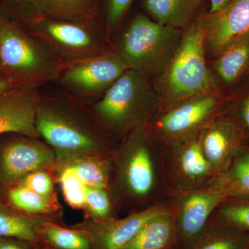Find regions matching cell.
Returning a JSON list of instances; mask_svg holds the SVG:
<instances>
[{"label":"cell","instance_id":"836d02e7","mask_svg":"<svg viewBox=\"0 0 249 249\" xmlns=\"http://www.w3.org/2000/svg\"><path fill=\"white\" fill-rule=\"evenodd\" d=\"M210 4V9L209 12H217L224 9L226 6H227L232 0H207Z\"/></svg>","mask_w":249,"mask_h":249},{"label":"cell","instance_id":"484cf974","mask_svg":"<svg viewBox=\"0 0 249 249\" xmlns=\"http://www.w3.org/2000/svg\"><path fill=\"white\" fill-rule=\"evenodd\" d=\"M85 186L104 188L108 185V168L106 162L93 159H78L67 165Z\"/></svg>","mask_w":249,"mask_h":249},{"label":"cell","instance_id":"1f68e13d","mask_svg":"<svg viewBox=\"0 0 249 249\" xmlns=\"http://www.w3.org/2000/svg\"><path fill=\"white\" fill-rule=\"evenodd\" d=\"M22 186L47 197H49L53 191L52 178L47 172L42 170H36L26 175L23 179Z\"/></svg>","mask_w":249,"mask_h":249},{"label":"cell","instance_id":"4dcf8cb0","mask_svg":"<svg viewBox=\"0 0 249 249\" xmlns=\"http://www.w3.org/2000/svg\"><path fill=\"white\" fill-rule=\"evenodd\" d=\"M133 0H106L105 28L106 34L117 30Z\"/></svg>","mask_w":249,"mask_h":249},{"label":"cell","instance_id":"ba28073f","mask_svg":"<svg viewBox=\"0 0 249 249\" xmlns=\"http://www.w3.org/2000/svg\"><path fill=\"white\" fill-rule=\"evenodd\" d=\"M150 141L148 122L138 124L129 132L119 163V178L131 196L143 198L155 191L158 171Z\"/></svg>","mask_w":249,"mask_h":249},{"label":"cell","instance_id":"30bf717a","mask_svg":"<svg viewBox=\"0 0 249 249\" xmlns=\"http://www.w3.org/2000/svg\"><path fill=\"white\" fill-rule=\"evenodd\" d=\"M199 138L203 153L215 176L227 170L236 156L249 146L240 126L225 114L206 124Z\"/></svg>","mask_w":249,"mask_h":249},{"label":"cell","instance_id":"4316f807","mask_svg":"<svg viewBox=\"0 0 249 249\" xmlns=\"http://www.w3.org/2000/svg\"><path fill=\"white\" fill-rule=\"evenodd\" d=\"M9 199L15 207L28 213H45L51 208L49 197L37 194L24 186L11 190Z\"/></svg>","mask_w":249,"mask_h":249},{"label":"cell","instance_id":"f1b7e54d","mask_svg":"<svg viewBox=\"0 0 249 249\" xmlns=\"http://www.w3.org/2000/svg\"><path fill=\"white\" fill-rule=\"evenodd\" d=\"M240 93L235 101L229 104L224 114L231 118L240 126L245 132L249 146V80Z\"/></svg>","mask_w":249,"mask_h":249},{"label":"cell","instance_id":"9c48e42d","mask_svg":"<svg viewBox=\"0 0 249 249\" xmlns=\"http://www.w3.org/2000/svg\"><path fill=\"white\" fill-rule=\"evenodd\" d=\"M128 70L124 59L111 49L95 58L65 65L56 81L77 97L91 99L101 97Z\"/></svg>","mask_w":249,"mask_h":249},{"label":"cell","instance_id":"7c38bea8","mask_svg":"<svg viewBox=\"0 0 249 249\" xmlns=\"http://www.w3.org/2000/svg\"><path fill=\"white\" fill-rule=\"evenodd\" d=\"M199 134L170 145V179L182 193L204 188L215 177L201 150Z\"/></svg>","mask_w":249,"mask_h":249},{"label":"cell","instance_id":"6da1fadb","mask_svg":"<svg viewBox=\"0 0 249 249\" xmlns=\"http://www.w3.org/2000/svg\"><path fill=\"white\" fill-rule=\"evenodd\" d=\"M201 13L183 31L178 49L160 75L158 90L170 102L217 93L219 90L215 77L206 65Z\"/></svg>","mask_w":249,"mask_h":249},{"label":"cell","instance_id":"4fadbf2b","mask_svg":"<svg viewBox=\"0 0 249 249\" xmlns=\"http://www.w3.org/2000/svg\"><path fill=\"white\" fill-rule=\"evenodd\" d=\"M38 89L19 85L0 94V134L40 137L36 124L41 99Z\"/></svg>","mask_w":249,"mask_h":249},{"label":"cell","instance_id":"9a60e30c","mask_svg":"<svg viewBox=\"0 0 249 249\" xmlns=\"http://www.w3.org/2000/svg\"><path fill=\"white\" fill-rule=\"evenodd\" d=\"M99 0H18L24 24L45 19L99 24Z\"/></svg>","mask_w":249,"mask_h":249},{"label":"cell","instance_id":"277c9868","mask_svg":"<svg viewBox=\"0 0 249 249\" xmlns=\"http://www.w3.org/2000/svg\"><path fill=\"white\" fill-rule=\"evenodd\" d=\"M158 99L149 77L128 70L93 106L103 124L119 134H128L138 124L148 122Z\"/></svg>","mask_w":249,"mask_h":249},{"label":"cell","instance_id":"d4e9b609","mask_svg":"<svg viewBox=\"0 0 249 249\" xmlns=\"http://www.w3.org/2000/svg\"><path fill=\"white\" fill-rule=\"evenodd\" d=\"M212 224L226 226L249 233V197H229L213 214Z\"/></svg>","mask_w":249,"mask_h":249},{"label":"cell","instance_id":"ffe728a7","mask_svg":"<svg viewBox=\"0 0 249 249\" xmlns=\"http://www.w3.org/2000/svg\"><path fill=\"white\" fill-rule=\"evenodd\" d=\"M121 249H178L175 211L168 209L152 218Z\"/></svg>","mask_w":249,"mask_h":249},{"label":"cell","instance_id":"e0dca14e","mask_svg":"<svg viewBox=\"0 0 249 249\" xmlns=\"http://www.w3.org/2000/svg\"><path fill=\"white\" fill-rule=\"evenodd\" d=\"M54 152L45 144L34 140L11 142L4 147L0 168L6 181H16L53 163Z\"/></svg>","mask_w":249,"mask_h":249},{"label":"cell","instance_id":"44dd1931","mask_svg":"<svg viewBox=\"0 0 249 249\" xmlns=\"http://www.w3.org/2000/svg\"><path fill=\"white\" fill-rule=\"evenodd\" d=\"M205 188L229 197H249V146L242 150L227 170L216 175Z\"/></svg>","mask_w":249,"mask_h":249},{"label":"cell","instance_id":"d6a6232c","mask_svg":"<svg viewBox=\"0 0 249 249\" xmlns=\"http://www.w3.org/2000/svg\"><path fill=\"white\" fill-rule=\"evenodd\" d=\"M16 240L17 239L0 237V249H30L19 240Z\"/></svg>","mask_w":249,"mask_h":249},{"label":"cell","instance_id":"7a4b0ae2","mask_svg":"<svg viewBox=\"0 0 249 249\" xmlns=\"http://www.w3.org/2000/svg\"><path fill=\"white\" fill-rule=\"evenodd\" d=\"M0 66L16 84L39 88L56 81L65 65L29 31L0 18Z\"/></svg>","mask_w":249,"mask_h":249},{"label":"cell","instance_id":"f546056e","mask_svg":"<svg viewBox=\"0 0 249 249\" xmlns=\"http://www.w3.org/2000/svg\"><path fill=\"white\" fill-rule=\"evenodd\" d=\"M85 206L93 217L103 221L107 219L110 213L111 204L107 192L104 188L86 186Z\"/></svg>","mask_w":249,"mask_h":249},{"label":"cell","instance_id":"cb8c5ba5","mask_svg":"<svg viewBox=\"0 0 249 249\" xmlns=\"http://www.w3.org/2000/svg\"><path fill=\"white\" fill-rule=\"evenodd\" d=\"M41 242L55 249H94L92 241L83 230H72L51 223H42Z\"/></svg>","mask_w":249,"mask_h":249},{"label":"cell","instance_id":"83f0119b","mask_svg":"<svg viewBox=\"0 0 249 249\" xmlns=\"http://www.w3.org/2000/svg\"><path fill=\"white\" fill-rule=\"evenodd\" d=\"M59 180L67 202L76 209L85 206L86 186L68 165L62 170Z\"/></svg>","mask_w":249,"mask_h":249},{"label":"cell","instance_id":"603a6c76","mask_svg":"<svg viewBox=\"0 0 249 249\" xmlns=\"http://www.w3.org/2000/svg\"><path fill=\"white\" fill-rule=\"evenodd\" d=\"M42 224L24 214L0 207V237L17 239L37 245L41 242Z\"/></svg>","mask_w":249,"mask_h":249},{"label":"cell","instance_id":"52a82bcc","mask_svg":"<svg viewBox=\"0 0 249 249\" xmlns=\"http://www.w3.org/2000/svg\"><path fill=\"white\" fill-rule=\"evenodd\" d=\"M227 105L217 93L198 95L170 102L157 114L151 130L168 145L181 142L200 132L214 118L222 115Z\"/></svg>","mask_w":249,"mask_h":249},{"label":"cell","instance_id":"3957f363","mask_svg":"<svg viewBox=\"0 0 249 249\" xmlns=\"http://www.w3.org/2000/svg\"><path fill=\"white\" fill-rule=\"evenodd\" d=\"M36 124L40 137L65 158H85L104 148L94 125L65 100L41 96Z\"/></svg>","mask_w":249,"mask_h":249},{"label":"cell","instance_id":"ac0fdd59","mask_svg":"<svg viewBox=\"0 0 249 249\" xmlns=\"http://www.w3.org/2000/svg\"><path fill=\"white\" fill-rule=\"evenodd\" d=\"M216 74L222 85L233 89L249 80V34L232 42L218 54L214 62Z\"/></svg>","mask_w":249,"mask_h":249},{"label":"cell","instance_id":"d6986e66","mask_svg":"<svg viewBox=\"0 0 249 249\" xmlns=\"http://www.w3.org/2000/svg\"><path fill=\"white\" fill-rule=\"evenodd\" d=\"M204 0H142L145 15L156 22L185 31L199 12Z\"/></svg>","mask_w":249,"mask_h":249},{"label":"cell","instance_id":"8992f818","mask_svg":"<svg viewBox=\"0 0 249 249\" xmlns=\"http://www.w3.org/2000/svg\"><path fill=\"white\" fill-rule=\"evenodd\" d=\"M26 24L29 32L65 65L95 58L111 50L99 24L45 19Z\"/></svg>","mask_w":249,"mask_h":249},{"label":"cell","instance_id":"5b68a950","mask_svg":"<svg viewBox=\"0 0 249 249\" xmlns=\"http://www.w3.org/2000/svg\"><path fill=\"white\" fill-rule=\"evenodd\" d=\"M183 34V31L138 14L124 29L115 51L129 70L148 77L160 75L178 49Z\"/></svg>","mask_w":249,"mask_h":249},{"label":"cell","instance_id":"d590c367","mask_svg":"<svg viewBox=\"0 0 249 249\" xmlns=\"http://www.w3.org/2000/svg\"><path fill=\"white\" fill-rule=\"evenodd\" d=\"M53 249V248H52V247H36L35 249Z\"/></svg>","mask_w":249,"mask_h":249},{"label":"cell","instance_id":"7402d4cb","mask_svg":"<svg viewBox=\"0 0 249 249\" xmlns=\"http://www.w3.org/2000/svg\"><path fill=\"white\" fill-rule=\"evenodd\" d=\"M179 249H249V233L211 223L197 239Z\"/></svg>","mask_w":249,"mask_h":249},{"label":"cell","instance_id":"e575fe53","mask_svg":"<svg viewBox=\"0 0 249 249\" xmlns=\"http://www.w3.org/2000/svg\"><path fill=\"white\" fill-rule=\"evenodd\" d=\"M17 86H19V85L15 83L13 80H10L9 78H6L4 76H0V94Z\"/></svg>","mask_w":249,"mask_h":249},{"label":"cell","instance_id":"2e32d148","mask_svg":"<svg viewBox=\"0 0 249 249\" xmlns=\"http://www.w3.org/2000/svg\"><path fill=\"white\" fill-rule=\"evenodd\" d=\"M168 209L163 205H155L124 219L103 221L82 230L89 235L94 249H121L147 222Z\"/></svg>","mask_w":249,"mask_h":249},{"label":"cell","instance_id":"8fae6325","mask_svg":"<svg viewBox=\"0 0 249 249\" xmlns=\"http://www.w3.org/2000/svg\"><path fill=\"white\" fill-rule=\"evenodd\" d=\"M175 211L178 249L197 239L211 223V217L227 196L217 190L204 188L183 193Z\"/></svg>","mask_w":249,"mask_h":249},{"label":"cell","instance_id":"5bb4252c","mask_svg":"<svg viewBox=\"0 0 249 249\" xmlns=\"http://www.w3.org/2000/svg\"><path fill=\"white\" fill-rule=\"evenodd\" d=\"M206 44L214 55L249 34V0H232L217 12L201 13Z\"/></svg>","mask_w":249,"mask_h":249}]
</instances>
